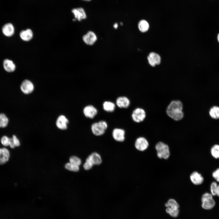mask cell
Here are the masks:
<instances>
[{"label": "cell", "instance_id": "obj_19", "mask_svg": "<svg viewBox=\"0 0 219 219\" xmlns=\"http://www.w3.org/2000/svg\"><path fill=\"white\" fill-rule=\"evenodd\" d=\"M2 32L7 36H12L14 33V28L13 25L8 23L5 24L2 27Z\"/></svg>", "mask_w": 219, "mask_h": 219}, {"label": "cell", "instance_id": "obj_6", "mask_svg": "<svg viewBox=\"0 0 219 219\" xmlns=\"http://www.w3.org/2000/svg\"><path fill=\"white\" fill-rule=\"evenodd\" d=\"M165 206L167 207L166 211L168 214L173 217H176L178 216L179 212V206L175 200L169 199L165 204Z\"/></svg>", "mask_w": 219, "mask_h": 219}, {"label": "cell", "instance_id": "obj_2", "mask_svg": "<svg viewBox=\"0 0 219 219\" xmlns=\"http://www.w3.org/2000/svg\"><path fill=\"white\" fill-rule=\"evenodd\" d=\"M201 207L203 209L210 211L215 207L216 203L213 198V196L210 193L206 192L203 193L201 198Z\"/></svg>", "mask_w": 219, "mask_h": 219}, {"label": "cell", "instance_id": "obj_12", "mask_svg": "<svg viewBox=\"0 0 219 219\" xmlns=\"http://www.w3.org/2000/svg\"><path fill=\"white\" fill-rule=\"evenodd\" d=\"M125 131L124 129L116 128L113 129L112 135L113 138L115 141L121 142L125 140Z\"/></svg>", "mask_w": 219, "mask_h": 219}, {"label": "cell", "instance_id": "obj_3", "mask_svg": "<svg viewBox=\"0 0 219 219\" xmlns=\"http://www.w3.org/2000/svg\"><path fill=\"white\" fill-rule=\"evenodd\" d=\"M102 162L101 156L98 153L94 152L90 154L87 158L83 165V168L85 170L91 169L94 165H99Z\"/></svg>", "mask_w": 219, "mask_h": 219}, {"label": "cell", "instance_id": "obj_14", "mask_svg": "<svg viewBox=\"0 0 219 219\" xmlns=\"http://www.w3.org/2000/svg\"><path fill=\"white\" fill-rule=\"evenodd\" d=\"M190 179L192 182L196 185L202 184L204 181V178L202 175L196 171L193 172L191 174Z\"/></svg>", "mask_w": 219, "mask_h": 219}, {"label": "cell", "instance_id": "obj_15", "mask_svg": "<svg viewBox=\"0 0 219 219\" xmlns=\"http://www.w3.org/2000/svg\"><path fill=\"white\" fill-rule=\"evenodd\" d=\"M116 103L117 106L120 108H127L130 104L129 99L125 96L118 97L116 100Z\"/></svg>", "mask_w": 219, "mask_h": 219}, {"label": "cell", "instance_id": "obj_4", "mask_svg": "<svg viewBox=\"0 0 219 219\" xmlns=\"http://www.w3.org/2000/svg\"><path fill=\"white\" fill-rule=\"evenodd\" d=\"M157 157L160 159H168L170 156V151L168 145L164 142L160 141L155 146Z\"/></svg>", "mask_w": 219, "mask_h": 219}, {"label": "cell", "instance_id": "obj_8", "mask_svg": "<svg viewBox=\"0 0 219 219\" xmlns=\"http://www.w3.org/2000/svg\"><path fill=\"white\" fill-rule=\"evenodd\" d=\"M134 145L137 150L140 151H144L148 148L149 143L145 137H140L136 139Z\"/></svg>", "mask_w": 219, "mask_h": 219}, {"label": "cell", "instance_id": "obj_33", "mask_svg": "<svg viewBox=\"0 0 219 219\" xmlns=\"http://www.w3.org/2000/svg\"><path fill=\"white\" fill-rule=\"evenodd\" d=\"M216 196L219 197V184L217 185Z\"/></svg>", "mask_w": 219, "mask_h": 219}, {"label": "cell", "instance_id": "obj_10", "mask_svg": "<svg viewBox=\"0 0 219 219\" xmlns=\"http://www.w3.org/2000/svg\"><path fill=\"white\" fill-rule=\"evenodd\" d=\"M20 89L24 94H29L33 91L34 89V85L30 80H25L20 85Z\"/></svg>", "mask_w": 219, "mask_h": 219}, {"label": "cell", "instance_id": "obj_36", "mask_svg": "<svg viewBox=\"0 0 219 219\" xmlns=\"http://www.w3.org/2000/svg\"><path fill=\"white\" fill-rule=\"evenodd\" d=\"M82 0L86 1H90L91 0Z\"/></svg>", "mask_w": 219, "mask_h": 219}, {"label": "cell", "instance_id": "obj_21", "mask_svg": "<svg viewBox=\"0 0 219 219\" xmlns=\"http://www.w3.org/2000/svg\"><path fill=\"white\" fill-rule=\"evenodd\" d=\"M3 65L4 69L8 72H12L16 69V65L13 62L9 59H5L3 62Z\"/></svg>", "mask_w": 219, "mask_h": 219}, {"label": "cell", "instance_id": "obj_27", "mask_svg": "<svg viewBox=\"0 0 219 219\" xmlns=\"http://www.w3.org/2000/svg\"><path fill=\"white\" fill-rule=\"evenodd\" d=\"M8 123L9 119L3 113H0V127H6Z\"/></svg>", "mask_w": 219, "mask_h": 219}, {"label": "cell", "instance_id": "obj_22", "mask_svg": "<svg viewBox=\"0 0 219 219\" xmlns=\"http://www.w3.org/2000/svg\"><path fill=\"white\" fill-rule=\"evenodd\" d=\"M103 109L107 112H113L115 108V104L114 103L110 101H105L103 103Z\"/></svg>", "mask_w": 219, "mask_h": 219}, {"label": "cell", "instance_id": "obj_5", "mask_svg": "<svg viewBox=\"0 0 219 219\" xmlns=\"http://www.w3.org/2000/svg\"><path fill=\"white\" fill-rule=\"evenodd\" d=\"M107 127V122L104 120H101L93 123L91 126V130L94 135L99 136L105 133Z\"/></svg>", "mask_w": 219, "mask_h": 219}, {"label": "cell", "instance_id": "obj_32", "mask_svg": "<svg viewBox=\"0 0 219 219\" xmlns=\"http://www.w3.org/2000/svg\"><path fill=\"white\" fill-rule=\"evenodd\" d=\"M212 176L216 181L219 182V168L212 172Z\"/></svg>", "mask_w": 219, "mask_h": 219}, {"label": "cell", "instance_id": "obj_35", "mask_svg": "<svg viewBox=\"0 0 219 219\" xmlns=\"http://www.w3.org/2000/svg\"><path fill=\"white\" fill-rule=\"evenodd\" d=\"M217 40L218 42L219 43V33H218L217 37Z\"/></svg>", "mask_w": 219, "mask_h": 219}, {"label": "cell", "instance_id": "obj_20", "mask_svg": "<svg viewBox=\"0 0 219 219\" xmlns=\"http://www.w3.org/2000/svg\"><path fill=\"white\" fill-rule=\"evenodd\" d=\"M33 36L32 30L29 29L21 31L20 33L21 38L23 41H28L31 40Z\"/></svg>", "mask_w": 219, "mask_h": 219}, {"label": "cell", "instance_id": "obj_11", "mask_svg": "<svg viewBox=\"0 0 219 219\" xmlns=\"http://www.w3.org/2000/svg\"><path fill=\"white\" fill-rule=\"evenodd\" d=\"M83 113L87 118L93 119L97 114V109L93 106L89 105L86 106L83 109Z\"/></svg>", "mask_w": 219, "mask_h": 219}, {"label": "cell", "instance_id": "obj_37", "mask_svg": "<svg viewBox=\"0 0 219 219\" xmlns=\"http://www.w3.org/2000/svg\"><path fill=\"white\" fill-rule=\"evenodd\" d=\"M120 24L121 25H122L123 24V23H120Z\"/></svg>", "mask_w": 219, "mask_h": 219}, {"label": "cell", "instance_id": "obj_34", "mask_svg": "<svg viewBox=\"0 0 219 219\" xmlns=\"http://www.w3.org/2000/svg\"><path fill=\"white\" fill-rule=\"evenodd\" d=\"M113 27L115 29H117L118 27V23H115L113 25Z\"/></svg>", "mask_w": 219, "mask_h": 219}, {"label": "cell", "instance_id": "obj_28", "mask_svg": "<svg viewBox=\"0 0 219 219\" xmlns=\"http://www.w3.org/2000/svg\"><path fill=\"white\" fill-rule=\"evenodd\" d=\"M65 168L70 171L75 172L79 170V166L75 165L70 162L66 163L65 165Z\"/></svg>", "mask_w": 219, "mask_h": 219}, {"label": "cell", "instance_id": "obj_9", "mask_svg": "<svg viewBox=\"0 0 219 219\" xmlns=\"http://www.w3.org/2000/svg\"><path fill=\"white\" fill-rule=\"evenodd\" d=\"M82 40L86 44L92 46L96 42L97 37L94 32L92 31H89L83 36Z\"/></svg>", "mask_w": 219, "mask_h": 219}, {"label": "cell", "instance_id": "obj_1", "mask_svg": "<svg viewBox=\"0 0 219 219\" xmlns=\"http://www.w3.org/2000/svg\"><path fill=\"white\" fill-rule=\"evenodd\" d=\"M182 102L179 100H173L169 102L166 108V113L175 121L182 120L184 117Z\"/></svg>", "mask_w": 219, "mask_h": 219}, {"label": "cell", "instance_id": "obj_24", "mask_svg": "<svg viewBox=\"0 0 219 219\" xmlns=\"http://www.w3.org/2000/svg\"><path fill=\"white\" fill-rule=\"evenodd\" d=\"M210 116L213 119H219V107L214 106L211 107L209 111Z\"/></svg>", "mask_w": 219, "mask_h": 219}, {"label": "cell", "instance_id": "obj_23", "mask_svg": "<svg viewBox=\"0 0 219 219\" xmlns=\"http://www.w3.org/2000/svg\"><path fill=\"white\" fill-rule=\"evenodd\" d=\"M138 27L139 30L141 32L144 33L147 31L149 29V24L145 20L142 19L138 23Z\"/></svg>", "mask_w": 219, "mask_h": 219}, {"label": "cell", "instance_id": "obj_30", "mask_svg": "<svg viewBox=\"0 0 219 219\" xmlns=\"http://www.w3.org/2000/svg\"><path fill=\"white\" fill-rule=\"evenodd\" d=\"M218 185L215 182H212L210 186V193L213 196H216Z\"/></svg>", "mask_w": 219, "mask_h": 219}, {"label": "cell", "instance_id": "obj_16", "mask_svg": "<svg viewBox=\"0 0 219 219\" xmlns=\"http://www.w3.org/2000/svg\"><path fill=\"white\" fill-rule=\"evenodd\" d=\"M68 121L67 118L63 115L58 117L56 121V125L60 129L65 130L67 128V124Z\"/></svg>", "mask_w": 219, "mask_h": 219}, {"label": "cell", "instance_id": "obj_13", "mask_svg": "<svg viewBox=\"0 0 219 219\" xmlns=\"http://www.w3.org/2000/svg\"><path fill=\"white\" fill-rule=\"evenodd\" d=\"M147 59L150 65L152 67H155L156 65L160 64L161 58L160 55L154 52L150 53L147 57Z\"/></svg>", "mask_w": 219, "mask_h": 219}, {"label": "cell", "instance_id": "obj_18", "mask_svg": "<svg viewBox=\"0 0 219 219\" xmlns=\"http://www.w3.org/2000/svg\"><path fill=\"white\" fill-rule=\"evenodd\" d=\"M72 12L74 14L76 19L79 21L85 19L86 15L84 10L82 8H79L73 9Z\"/></svg>", "mask_w": 219, "mask_h": 219}, {"label": "cell", "instance_id": "obj_7", "mask_svg": "<svg viewBox=\"0 0 219 219\" xmlns=\"http://www.w3.org/2000/svg\"><path fill=\"white\" fill-rule=\"evenodd\" d=\"M146 116L145 111L141 107H137L134 109L131 114L132 120L136 123H140L144 121Z\"/></svg>", "mask_w": 219, "mask_h": 219}, {"label": "cell", "instance_id": "obj_17", "mask_svg": "<svg viewBox=\"0 0 219 219\" xmlns=\"http://www.w3.org/2000/svg\"><path fill=\"white\" fill-rule=\"evenodd\" d=\"M10 153L9 150L6 148H0V165H3L9 160Z\"/></svg>", "mask_w": 219, "mask_h": 219}, {"label": "cell", "instance_id": "obj_25", "mask_svg": "<svg viewBox=\"0 0 219 219\" xmlns=\"http://www.w3.org/2000/svg\"><path fill=\"white\" fill-rule=\"evenodd\" d=\"M20 144L19 141L15 135H14L12 137L10 138L9 146L11 148H14L16 147L19 146Z\"/></svg>", "mask_w": 219, "mask_h": 219}, {"label": "cell", "instance_id": "obj_31", "mask_svg": "<svg viewBox=\"0 0 219 219\" xmlns=\"http://www.w3.org/2000/svg\"><path fill=\"white\" fill-rule=\"evenodd\" d=\"M10 138L6 136H2L1 139V142L2 144L5 146H9Z\"/></svg>", "mask_w": 219, "mask_h": 219}, {"label": "cell", "instance_id": "obj_26", "mask_svg": "<svg viewBox=\"0 0 219 219\" xmlns=\"http://www.w3.org/2000/svg\"><path fill=\"white\" fill-rule=\"evenodd\" d=\"M210 153L214 158H219V145L215 144L213 145L210 149Z\"/></svg>", "mask_w": 219, "mask_h": 219}, {"label": "cell", "instance_id": "obj_29", "mask_svg": "<svg viewBox=\"0 0 219 219\" xmlns=\"http://www.w3.org/2000/svg\"><path fill=\"white\" fill-rule=\"evenodd\" d=\"M69 162L70 163L78 166H79L82 163L80 159L74 156H72L70 158Z\"/></svg>", "mask_w": 219, "mask_h": 219}]
</instances>
